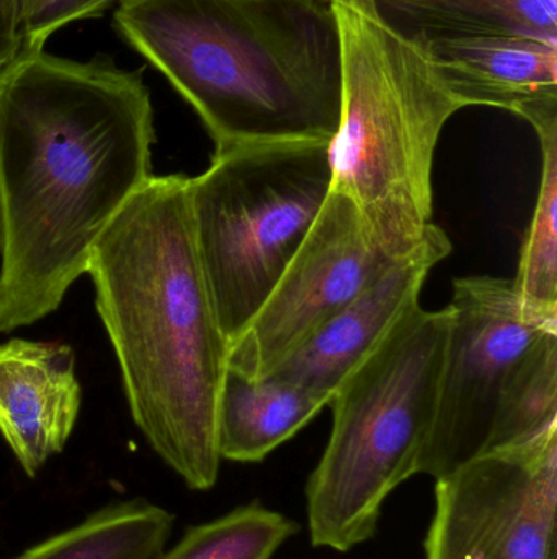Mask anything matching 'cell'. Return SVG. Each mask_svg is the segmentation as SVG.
<instances>
[{
  "instance_id": "cell-11",
  "label": "cell",
  "mask_w": 557,
  "mask_h": 559,
  "mask_svg": "<svg viewBox=\"0 0 557 559\" xmlns=\"http://www.w3.org/2000/svg\"><path fill=\"white\" fill-rule=\"evenodd\" d=\"M81 403L69 345L25 338L0 345V433L26 475L62 452Z\"/></svg>"
},
{
  "instance_id": "cell-15",
  "label": "cell",
  "mask_w": 557,
  "mask_h": 559,
  "mask_svg": "<svg viewBox=\"0 0 557 559\" xmlns=\"http://www.w3.org/2000/svg\"><path fill=\"white\" fill-rule=\"evenodd\" d=\"M392 25L428 35H529L557 41V0H372Z\"/></svg>"
},
{
  "instance_id": "cell-8",
  "label": "cell",
  "mask_w": 557,
  "mask_h": 559,
  "mask_svg": "<svg viewBox=\"0 0 557 559\" xmlns=\"http://www.w3.org/2000/svg\"><path fill=\"white\" fill-rule=\"evenodd\" d=\"M435 481L425 559H557V426Z\"/></svg>"
},
{
  "instance_id": "cell-19",
  "label": "cell",
  "mask_w": 557,
  "mask_h": 559,
  "mask_svg": "<svg viewBox=\"0 0 557 559\" xmlns=\"http://www.w3.org/2000/svg\"><path fill=\"white\" fill-rule=\"evenodd\" d=\"M25 51L22 0H0V71Z\"/></svg>"
},
{
  "instance_id": "cell-7",
  "label": "cell",
  "mask_w": 557,
  "mask_h": 559,
  "mask_svg": "<svg viewBox=\"0 0 557 559\" xmlns=\"http://www.w3.org/2000/svg\"><path fill=\"white\" fill-rule=\"evenodd\" d=\"M330 143L265 144L213 154L190 179V215L219 325L232 342L251 324L319 216Z\"/></svg>"
},
{
  "instance_id": "cell-12",
  "label": "cell",
  "mask_w": 557,
  "mask_h": 559,
  "mask_svg": "<svg viewBox=\"0 0 557 559\" xmlns=\"http://www.w3.org/2000/svg\"><path fill=\"white\" fill-rule=\"evenodd\" d=\"M415 35L468 107L516 114L529 102L557 95V41L529 35Z\"/></svg>"
},
{
  "instance_id": "cell-13",
  "label": "cell",
  "mask_w": 557,
  "mask_h": 559,
  "mask_svg": "<svg viewBox=\"0 0 557 559\" xmlns=\"http://www.w3.org/2000/svg\"><path fill=\"white\" fill-rule=\"evenodd\" d=\"M329 401L277 374L252 381L228 368L218 406L221 460L262 462L303 430Z\"/></svg>"
},
{
  "instance_id": "cell-4",
  "label": "cell",
  "mask_w": 557,
  "mask_h": 559,
  "mask_svg": "<svg viewBox=\"0 0 557 559\" xmlns=\"http://www.w3.org/2000/svg\"><path fill=\"white\" fill-rule=\"evenodd\" d=\"M340 38L342 102L329 144L332 189L349 197L388 258L414 251L432 225V167L441 131L468 108L421 36L372 0H330Z\"/></svg>"
},
{
  "instance_id": "cell-1",
  "label": "cell",
  "mask_w": 557,
  "mask_h": 559,
  "mask_svg": "<svg viewBox=\"0 0 557 559\" xmlns=\"http://www.w3.org/2000/svg\"><path fill=\"white\" fill-rule=\"evenodd\" d=\"M141 72L25 49L0 71V332L55 312L153 177Z\"/></svg>"
},
{
  "instance_id": "cell-16",
  "label": "cell",
  "mask_w": 557,
  "mask_h": 559,
  "mask_svg": "<svg viewBox=\"0 0 557 559\" xmlns=\"http://www.w3.org/2000/svg\"><path fill=\"white\" fill-rule=\"evenodd\" d=\"M172 531L170 512L134 499L95 512L16 559H157Z\"/></svg>"
},
{
  "instance_id": "cell-14",
  "label": "cell",
  "mask_w": 557,
  "mask_h": 559,
  "mask_svg": "<svg viewBox=\"0 0 557 559\" xmlns=\"http://www.w3.org/2000/svg\"><path fill=\"white\" fill-rule=\"evenodd\" d=\"M516 115L538 134L542 177L512 285L523 319L557 331V95L529 102Z\"/></svg>"
},
{
  "instance_id": "cell-18",
  "label": "cell",
  "mask_w": 557,
  "mask_h": 559,
  "mask_svg": "<svg viewBox=\"0 0 557 559\" xmlns=\"http://www.w3.org/2000/svg\"><path fill=\"white\" fill-rule=\"evenodd\" d=\"M120 0H22L25 49H45L59 29L78 20L101 15Z\"/></svg>"
},
{
  "instance_id": "cell-17",
  "label": "cell",
  "mask_w": 557,
  "mask_h": 559,
  "mask_svg": "<svg viewBox=\"0 0 557 559\" xmlns=\"http://www.w3.org/2000/svg\"><path fill=\"white\" fill-rule=\"evenodd\" d=\"M298 532L293 519L254 501L193 525L157 559H271Z\"/></svg>"
},
{
  "instance_id": "cell-6",
  "label": "cell",
  "mask_w": 557,
  "mask_h": 559,
  "mask_svg": "<svg viewBox=\"0 0 557 559\" xmlns=\"http://www.w3.org/2000/svg\"><path fill=\"white\" fill-rule=\"evenodd\" d=\"M437 407L417 475L535 439L557 424V331L525 321L512 280L453 282Z\"/></svg>"
},
{
  "instance_id": "cell-3",
  "label": "cell",
  "mask_w": 557,
  "mask_h": 559,
  "mask_svg": "<svg viewBox=\"0 0 557 559\" xmlns=\"http://www.w3.org/2000/svg\"><path fill=\"white\" fill-rule=\"evenodd\" d=\"M114 25L192 105L215 153L332 141L342 62L330 0H120Z\"/></svg>"
},
{
  "instance_id": "cell-5",
  "label": "cell",
  "mask_w": 557,
  "mask_h": 559,
  "mask_svg": "<svg viewBox=\"0 0 557 559\" xmlns=\"http://www.w3.org/2000/svg\"><path fill=\"white\" fill-rule=\"evenodd\" d=\"M448 329L450 309L415 306L334 391L329 442L306 488L313 547L347 554L375 537L388 496L417 475Z\"/></svg>"
},
{
  "instance_id": "cell-9",
  "label": "cell",
  "mask_w": 557,
  "mask_h": 559,
  "mask_svg": "<svg viewBox=\"0 0 557 559\" xmlns=\"http://www.w3.org/2000/svg\"><path fill=\"white\" fill-rule=\"evenodd\" d=\"M395 261L373 241L355 203L330 190L283 275L229 347V368L252 381L274 373Z\"/></svg>"
},
{
  "instance_id": "cell-2",
  "label": "cell",
  "mask_w": 557,
  "mask_h": 559,
  "mask_svg": "<svg viewBox=\"0 0 557 559\" xmlns=\"http://www.w3.org/2000/svg\"><path fill=\"white\" fill-rule=\"evenodd\" d=\"M190 179L150 177L92 251L87 274L128 406L193 491L218 481V406L229 368L190 215Z\"/></svg>"
},
{
  "instance_id": "cell-10",
  "label": "cell",
  "mask_w": 557,
  "mask_h": 559,
  "mask_svg": "<svg viewBox=\"0 0 557 559\" xmlns=\"http://www.w3.org/2000/svg\"><path fill=\"white\" fill-rule=\"evenodd\" d=\"M450 252L444 229L431 225L414 251L396 259L271 374L330 400L353 368L419 305L432 269Z\"/></svg>"
}]
</instances>
